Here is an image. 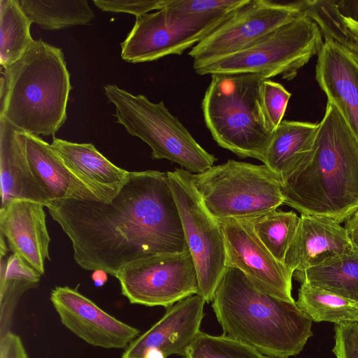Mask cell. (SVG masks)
Wrapping results in <instances>:
<instances>
[{"instance_id": "6da1fadb", "label": "cell", "mask_w": 358, "mask_h": 358, "mask_svg": "<svg viewBox=\"0 0 358 358\" xmlns=\"http://www.w3.org/2000/svg\"><path fill=\"white\" fill-rule=\"evenodd\" d=\"M47 208L85 270L115 277L131 262L188 249L167 172L130 171L110 202L66 199Z\"/></svg>"}, {"instance_id": "7a4b0ae2", "label": "cell", "mask_w": 358, "mask_h": 358, "mask_svg": "<svg viewBox=\"0 0 358 358\" xmlns=\"http://www.w3.org/2000/svg\"><path fill=\"white\" fill-rule=\"evenodd\" d=\"M281 190L284 203L301 215L341 223L358 209V143L333 103L327 101L310 159Z\"/></svg>"}, {"instance_id": "3957f363", "label": "cell", "mask_w": 358, "mask_h": 358, "mask_svg": "<svg viewBox=\"0 0 358 358\" xmlns=\"http://www.w3.org/2000/svg\"><path fill=\"white\" fill-rule=\"evenodd\" d=\"M212 302L223 335L265 355L295 356L313 336V321L296 302L260 292L235 267L227 266Z\"/></svg>"}, {"instance_id": "277c9868", "label": "cell", "mask_w": 358, "mask_h": 358, "mask_svg": "<svg viewBox=\"0 0 358 358\" xmlns=\"http://www.w3.org/2000/svg\"><path fill=\"white\" fill-rule=\"evenodd\" d=\"M1 69L0 117L25 133L55 137L66 120L72 89L62 50L34 40L19 60Z\"/></svg>"}, {"instance_id": "5b68a950", "label": "cell", "mask_w": 358, "mask_h": 358, "mask_svg": "<svg viewBox=\"0 0 358 358\" xmlns=\"http://www.w3.org/2000/svg\"><path fill=\"white\" fill-rule=\"evenodd\" d=\"M260 73L211 76L201 101L204 121L217 145L241 158L264 164L272 138L260 107Z\"/></svg>"}, {"instance_id": "8992f818", "label": "cell", "mask_w": 358, "mask_h": 358, "mask_svg": "<svg viewBox=\"0 0 358 358\" xmlns=\"http://www.w3.org/2000/svg\"><path fill=\"white\" fill-rule=\"evenodd\" d=\"M103 89L115 106L116 122L150 146L152 159L169 160L192 173L214 166L217 158L196 141L162 101L153 103L144 95H134L115 85H106Z\"/></svg>"}, {"instance_id": "52a82bcc", "label": "cell", "mask_w": 358, "mask_h": 358, "mask_svg": "<svg viewBox=\"0 0 358 358\" xmlns=\"http://www.w3.org/2000/svg\"><path fill=\"white\" fill-rule=\"evenodd\" d=\"M323 36L305 13L249 46L206 62H193L199 75L260 73L292 80L319 52Z\"/></svg>"}, {"instance_id": "ba28073f", "label": "cell", "mask_w": 358, "mask_h": 358, "mask_svg": "<svg viewBox=\"0 0 358 358\" xmlns=\"http://www.w3.org/2000/svg\"><path fill=\"white\" fill-rule=\"evenodd\" d=\"M192 183L218 221L252 217L284 203L282 182L266 165L229 159L192 173Z\"/></svg>"}, {"instance_id": "9c48e42d", "label": "cell", "mask_w": 358, "mask_h": 358, "mask_svg": "<svg viewBox=\"0 0 358 358\" xmlns=\"http://www.w3.org/2000/svg\"><path fill=\"white\" fill-rule=\"evenodd\" d=\"M191 174L178 168L167 172L197 273V294L210 303L227 267L225 241L220 222L206 208Z\"/></svg>"}, {"instance_id": "30bf717a", "label": "cell", "mask_w": 358, "mask_h": 358, "mask_svg": "<svg viewBox=\"0 0 358 358\" xmlns=\"http://www.w3.org/2000/svg\"><path fill=\"white\" fill-rule=\"evenodd\" d=\"M170 3L136 17L133 28L120 43L123 60L136 64L180 55L204 39L230 14H185L174 10Z\"/></svg>"}, {"instance_id": "8fae6325", "label": "cell", "mask_w": 358, "mask_h": 358, "mask_svg": "<svg viewBox=\"0 0 358 358\" xmlns=\"http://www.w3.org/2000/svg\"><path fill=\"white\" fill-rule=\"evenodd\" d=\"M115 278L122 294L132 304L167 308L199 292L197 273L189 249L131 262Z\"/></svg>"}, {"instance_id": "7c38bea8", "label": "cell", "mask_w": 358, "mask_h": 358, "mask_svg": "<svg viewBox=\"0 0 358 358\" xmlns=\"http://www.w3.org/2000/svg\"><path fill=\"white\" fill-rule=\"evenodd\" d=\"M304 12V1L280 3L246 0L208 36L191 48L193 62H206L238 52Z\"/></svg>"}, {"instance_id": "4fadbf2b", "label": "cell", "mask_w": 358, "mask_h": 358, "mask_svg": "<svg viewBox=\"0 0 358 358\" xmlns=\"http://www.w3.org/2000/svg\"><path fill=\"white\" fill-rule=\"evenodd\" d=\"M224 233L227 266L241 271L260 292L295 303L292 273L264 246L245 220L219 221Z\"/></svg>"}, {"instance_id": "5bb4252c", "label": "cell", "mask_w": 358, "mask_h": 358, "mask_svg": "<svg viewBox=\"0 0 358 358\" xmlns=\"http://www.w3.org/2000/svg\"><path fill=\"white\" fill-rule=\"evenodd\" d=\"M50 301L62 324L94 347L123 349L140 335V330L110 315L77 288L55 287Z\"/></svg>"}, {"instance_id": "9a60e30c", "label": "cell", "mask_w": 358, "mask_h": 358, "mask_svg": "<svg viewBox=\"0 0 358 358\" xmlns=\"http://www.w3.org/2000/svg\"><path fill=\"white\" fill-rule=\"evenodd\" d=\"M205 303L201 296L194 294L167 308L158 322L125 348L122 358H144L151 348L160 350L166 357L171 355L185 357L201 331Z\"/></svg>"}, {"instance_id": "2e32d148", "label": "cell", "mask_w": 358, "mask_h": 358, "mask_svg": "<svg viewBox=\"0 0 358 358\" xmlns=\"http://www.w3.org/2000/svg\"><path fill=\"white\" fill-rule=\"evenodd\" d=\"M45 206L16 199L0 209V231L9 249L41 275L50 260V238L46 227Z\"/></svg>"}, {"instance_id": "e0dca14e", "label": "cell", "mask_w": 358, "mask_h": 358, "mask_svg": "<svg viewBox=\"0 0 358 358\" xmlns=\"http://www.w3.org/2000/svg\"><path fill=\"white\" fill-rule=\"evenodd\" d=\"M323 38L317 53L315 79L358 143V63L337 42Z\"/></svg>"}, {"instance_id": "ac0fdd59", "label": "cell", "mask_w": 358, "mask_h": 358, "mask_svg": "<svg viewBox=\"0 0 358 358\" xmlns=\"http://www.w3.org/2000/svg\"><path fill=\"white\" fill-rule=\"evenodd\" d=\"M355 249L341 223L326 217L301 215L285 264L292 272H303L327 257Z\"/></svg>"}, {"instance_id": "d6986e66", "label": "cell", "mask_w": 358, "mask_h": 358, "mask_svg": "<svg viewBox=\"0 0 358 358\" xmlns=\"http://www.w3.org/2000/svg\"><path fill=\"white\" fill-rule=\"evenodd\" d=\"M22 137L29 168L50 203L66 199L103 201L66 167L50 144L24 131Z\"/></svg>"}, {"instance_id": "ffe728a7", "label": "cell", "mask_w": 358, "mask_h": 358, "mask_svg": "<svg viewBox=\"0 0 358 358\" xmlns=\"http://www.w3.org/2000/svg\"><path fill=\"white\" fill-rule=\"evenodd\" d=\"M50 147L66 167L104 202L112 200L129 176L130 171L113 164L92 143L53 137Z\"/></svg>"}, {"instance_id": "44dd1931", "label": "cell", "mask_w": 358, "mask_h": 358, "mask_svg": "<svg viewBox=\"0 0 358 358\" xmlns=\"http://www.w3.org/2000/svg\"><path fill=\"white\" fill-rule=\"evenodd\" d=\"M20 129L0 117L1 205L16 199L48 206L49 201L29 168Z\"/></svg>"}, {"instance_id": "7402d4cb", "label": "cell", "mask_w": 358, "mask_h": 358, "mask_svg": "<svg viewBox=\"0 0 358 358\" xmlns=\"http://www.w3.org/2000/svg\"><path fill=\"white\" fill-rule=\"evenodd\" d=\"M319 123L282 121L273 131L264 164L282 183L310 157Z\"/></svg>"}, {"instance_id": "603a6c76", "label": "cell", "mask_w": 358, "mask_h": 358, "mask_svg": "<svg viewBox=\"0 0 358 358\" xmlns=\"http://www.w3.org/2000/svg\"><path fill=\"white\" fill-rule=\"evenodd\" d=\"M293 276L358 304V250L331 255Z\"/></svg>"}, {"instance_id": "cb8c5ba5", "label": "cell", "mask_w": 358, "mask_h": 358, "mask_svg": "<svg viewBox=\"0 0 358 358\" xmlns=\"http://www.w3.org/2000/svg\"><path fill=\"white\" fill-rule=\"evenodd\" d=\"M32 23L44 29H61L92 21L95 15L86 0H18Z\"/></svg>"}, {"instance_id": "d4e9b609", "label": "cell", "mask_w": 358, "mask_h": 358, "mask_svg": "<svg viewBox=\"0 0 358 358\" xmlns=\"http://www.w3.org/2000/svg\"><path fill=\"white\" fill-rule=\"evenodd\" d=\"M1 336L10 331L13 310L21 295L38 286L41 274L17 255L1 258Z\"/></svg>"}, {"instance_id": "484cf974", "label": "cell", "mask_w": 358, "mask_h": 358, "mask_svg": "<svg viewBox=\"0 0 358 358\" xmlns=\"http://www.w3.org/2000/svg\"><path fill=\"white\" fill-rule=\"evenodd\" d=\"M296 304L316 322L358 323L357 303L306 282L301 283Z\"/></svg>"}, {"instance_id": "4316f807", "label": "cell", "mask_w": 358, "mask_h": 358, "mask_svg": "<svg viewBox=\"0 0 358 358\" xmlns=\"http://www.w3.org/2000/svg\"><path fill=\"white\" fill-rule=\"evenodd\" d=\"M32 22L18 0H0V64L7 67L19 60L34 41Z\"/></svg>"}, {"instance_id": "83f0119b", "label": "cell", "mask_w": 358, "mask_h": 358, "mask_svg": "<svg viewBox=\"0 0 358 358\" xmlns=\"http://www.w3.org/2000/svg\"><path fill=\"white\" fill-rule=\"evenodd\" d=\"M245 220L274 257L285 264L300 217L294 211L275 209Z\"/></svg>"}, {"instance_id": "f1b7e54d", "label": "cell", "mask_w": 358, "mask_h": 358, "mask_svg": "<svg viewBox=\"0 0 358 358\" xmlns=\"http://www.w3.org/2000/svg\"><path fill=\"white\" fill-rule=\"evenodd\" d=\"M189 358H274L224 335L200 331L187 350Z\"/></svg>"}, {"instance_id": "f546056e", "label": "cell", "mask_w": 358, "mask_h": 358, "mask_svg": "<svg viewBox=\"0 0 358 358\" xmlns=\"http://www.w3.org/2000/svg\"><path fill=\"white\" fill-rule=\"evenodd\" d=\"M259 95L262 116L273 133L282 121L291 93L281 84L266 79L261 84Z\"/></svg>"}, {"instance_id": "4dcf8cb0", "label": "cell", "mask_w": 358, "mask_h": 358, "mask_svg": "<svg viewBox=\"0 0 358 358\" xmlns=\"http://www.w3.org/2000/svg\"><path fill=\"white\" fill-rule=\"evenodd\" d=\"M246 0H172L170 6L185 14L228 15Z\"/></svg>"}, {"instance_id": "1f68e13d", "label": "cell", "mask_w": 358, "mask_h": 358, "mask_svg": "<svg viewBox=\"0 0 358 358\" xmlns=\"http://www.w3.org/2000/svg\"><path fill=\"white\" fill-rule=\"evenodd\" d=\"M171 0H93L100 10L113 13H126L139 17L151 10L167 6Z\"/></svg>"}, {"instance_id": "d6a6232c", "label": "cell", "mask_w": 358, "mask_h": 358, "mask_svg": "<svg viewBox=\"0 0 358 358\" xmlns=\"http://www.w3.org/2000/svg\"><path fill=\"white\" fill-rule=\"evenodd\" d=\"M333 352L336 358H358V323H344L335 327Z\"/></svg>"}, {"instance_id": "836d02e7", "label": "cell", "mask_w": 358, "mask_h": 358, "mask_svg": "<svg viewBox=\"0 0 358 358\" xmlns=\"http://www.w3.org/2000/svg\"><path fill=\"white\" fill-rule=\"evenodd\" d=\"M0 358H28L20 337L10 331L1 336Z\"/></svg>"}, {"instance_id": "e575fe53", "label": "cell", "mask_w": 358, "mask_h": 358, "mask_svg": "<svg viewBox=\"0 0 358 358\" xmlns=\"http://www.w3.org/2000/svg\"><path fill=\"white\" fill-rule=\"evenodd\" d=\"M339 13L358 22V1H334Z\"/></svg>"}, {"instance_id": "d590c367", "label": "cell", "mask_w": 358, "mask_h": 358, "mask_svg": "<svg viewBox=\"0 0 358 358\" xmlns=\"http://www.w3.org/2000/svg\"><path fill=\"white\" fill-rule=\"evenodd\" d=\"M344 227L354 248L358 250V209L345 221Z\"/></svg>"}, {"instance_id": "8d00e7d4", "label": "cell", "mask_w": 358, "mask_h": 358, "mask_svg": "<svg viewBox=\"0 0 358 358\" xmlns=\"http://www.w3.org/2000/svg\"><path fill=\"white\" fill-rule=\"evenodd\" d=\"M341 17L348 34L358 43V22L350 18L344 17L341 14Z\"/></svg>"}, {"instance_id": "74e56055", "label": "cell", "mask_w": 358, "mask_h": 358, "mask_svg": "<svg viewBox=\"0 0 358 358\" xmlns=\"http://www.w3.org/2000/svg\"><path fill=\"white\" fill-rule=\"evenodd\" d=\"M144 358H166L164 354L157 348H151L146 351Z\"/></svg>"}, {"instance_id": "f35d334b", "label": "cell", "mask_w": 358, "mask_h": 358, "mask_svg": "<svg viewBox=\"0 0 358 358\" xmlns=\"http://www.w3.org/2000/svg\"><path fill=\"white\" fill-rule=\"evenodd\" d=\"M0 249H1V253H0L1 258L6 257V253L8 251V248L6 245V239L3 237V236L1 234V248H0Z\"/></svg>"}, {"instance_id": "ab89813d", "label": "cell", "mask_w": 358, "mask_h": 358, "mask_svg": "<svg viewBox=\"0 0 358 358\" xmlns=\"http://www.w3.org/2000/svg\"><path fill=\"white\" fill-rule=\"evenodd\" d=\"M185 358H189V356L185 355Z\"/></svg>"}]
</instances>
